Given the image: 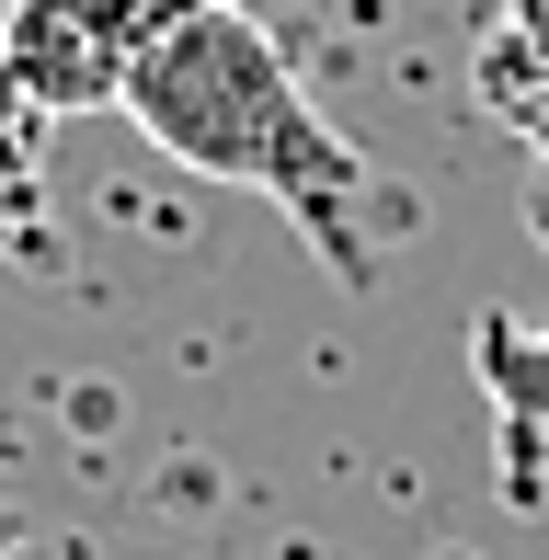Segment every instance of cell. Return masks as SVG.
<instances>
[{
  "mask_svg": "<svg viewBox=\"0 0 549 560\" xmlns=\"http://www.w3.org/2000/svg\"><path fill=\"white\" fill-rule=\"evenodd\" d=\"M115 115L161 161L207 172V184H253L264 207H287L332 275H355V287L378 275V252H366V161L309 115V92H297L287 46H274V23L253 0H195L184 23H161L138 46Z\"/></svg>",
  "mask_w": 549,
  "mask_h": 560,
  "instance_id": "cell-1",
  "label": "cell"
},
{
  "mask_svg": "<svg viewBox=\"0 0 549 560\" xmlns=\"http://www.w3.org/2000/svg\"><path fill=\"white\" fill-rule=\"evenodd\" d=\"M0 46H12L35 115H104V104H127V69H138V35L104 0H12Z\"/></svg>",
  "mask_w": 549,
  "mask_h": 560,
  "instance_id": "cell-2",
  "label": "cell"
},
{
  "mask_svg": "<svg viewBox=\"0 0 549 560\" xmlns=\"http://www.w3.org/2000/svg\"><path fill=\"white\" fill-rule=\"evenodd\" d=\"M46 252V149L35 126H12L0 138V264H35Z\"/></svg>",
  "mask_w": 549,
  "mask_h": 560,
  "instance_id": "cell-3",
  "label": "cell"
},
{
  "mask_svg": "<svg viewBox=\"0 0 549 560\" xmlns=\"http://www.w3.org/2000/svg\"><path fill=\"white\" fill-rule=\"evenodd\" d=\"M12 126H46V115H35V92H23V69H12V46H0V138H12Z\"/></svg>",
  "mask_w": 549,
  "mask_h": 560,
  "instance_id": "cell-4",
  "label": "cell"
}]
</instances>
